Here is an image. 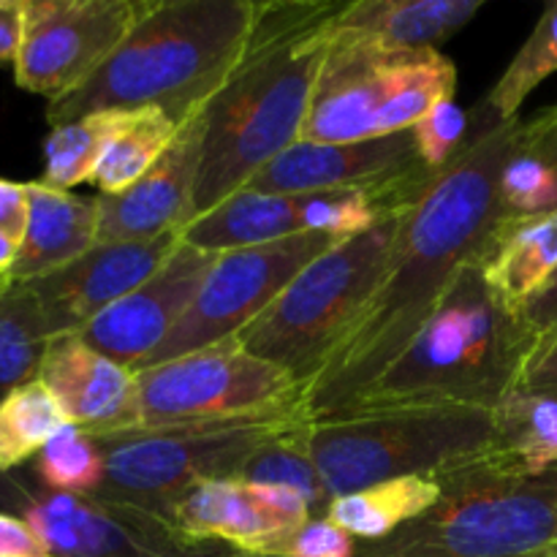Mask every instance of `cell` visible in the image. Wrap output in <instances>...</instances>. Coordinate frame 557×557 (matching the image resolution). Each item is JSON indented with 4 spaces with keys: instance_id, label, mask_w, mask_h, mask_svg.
Wrapping results in <instances>:
<instances>
[{
    "instance_id": "e0dca14e",
    "label": "cell",
    "mask_w": 557,
    "mask_h": 557,
    "mask_svg": "<svg viewBox=\"0 0 557 557\" xmlns=\"http://www.w3.org/2000/svg\"><path fill=\"white\" fill-rule=\"evenodd\" d=\"M201 136L205 120L196 114L139 183L117 196H96L98 243H145L169 232H183L194 221Z\"/></svg>"
},
{
    "instance_id": "cb8c5ba5",
    "label": "cell",
    "mask_w": 557,
    "mask_h": 557,
    "mask_svg": "<svg viewBox=\"0 0 557 557\" xmlns=\"http://www.w3.org/2000/svg\"><path fill=\"white\" fill-rule=\"evenodd\" d=\"M438 495L441 484L435 482V476L392 479L341 495L330 504L326 517L351 533L357 542H381L422 517L438 500Z\"/></svg>"
},
{
    "instance_id": "9a60e30c",
    "label": "cell",
    "mask_w": 557,
    "mask_h": 557,
    "mask_svg": "<svg viewBox=\"0 0 557 557\" xmlns=\"http://www.w3.org/2000/svg\"><path fill=\"white\" fill-rule=\"evenodd\" d=\"M212 264L215 253L183 243L150 281L103 310L76 335L123 368H145L185 319Z\"/></svg>"
},
{
    "instance_id": "44dd1931",
    "label": "cell",
    "mask_w": 557,
    "mask_h": 557,
    "mask_svg": "<svg viewBox=\"0 0 557 557\" xmlns=\"http://www.w3.org/2000/svg\"><path fill=\"white\" fill-rule=\"evenodd\" d=\"M482 9L484 0H357L330 27L389 49H438Z\"/></svg>"
},
{
    "instance_id": "b9f144b4",
    "label": "cell",
    "mask_w": 557,
    "mask_h": 557,
    "mask_svg": "<svg viewBox=\"0 0 557 557\" xmlns=\"http://www.w3.org/2000/svg\"><path fill=\"white\" fill-rule=\"evenodd\" d=\"M16 256H20V243L14 237H9L5 232H0V277L9 275L16 264Z\"/></svg>"
},
{
    "instance_id": "30bf717a",
    "label": "cell",
    "mask_w": 557,
    "mask_h": 557,
    "mask_svg": "<svg viewBox=\"0 0 557 557\" xmlns=\"http://www.w3.org/2000/svg\"><path fill=\"white\" fill-rule=\"evenodd\" d=\"M0 511L20 515L52 557H196L210 547L141 506L27 487L9 473H0Z\"/></svg>"
},
{
    "instance_id": "d6986e66",
    "label": "cell",
    "mask_w": 557,
    "mask_h": 557,
    "mask_svg": "<svg viewBox=\"0 0 557 557\" xmlns=\"http://www.w3.org/2000/svg\"><path fill=\"white\" fill-rule=\"evenodd\" d=\"M38 381L52 392L69 422L90 435L139 428L136 370L98 354L76 332L49 341Z\"/></svg>"
},
{
    "instance_id": "ffe728a7",
    "label": "cell",
    "mask_w": 557,
    "mask_h": 557,
    "mask_svg": "<svg viewBox=\"0 0 557 557\" xmlns=\"http://www.w3.org/2000/svg\"><path fill=\"white\" fill-rule=\"evenodd\" d=\"M98 245V199H82L41 180L27 183V226L11 281L27 283L71 264Z\"/></svg>"
},
{
    "instance_id": "8d00e7d4",
    "label": "cell",
    "mask_w": 557,
    "mask_h": 557,
    "mask_svg": "<svg viewBox=\"0 0 557 557\" xmlns=\"http://www.w3.org/2000/svg\"><path fill=\"white\" fill-rule=\"evenodd\" d=\"M520 145L542 158L557 180V103L520 125Z\"/></svg>"
},
{
    "instance_id": "d4e9b609",
    "label": "cell",
    "mask_w": 557,
    "mask_h": 557,
    "mask_svg": "<svg viewBox=\"0 0 557 557\" xmlns=\"http://www.w3.org/2000/svg\"><path fill=\"white\" fill-rule=\"evenodd\" d=\"M49 341L52 332L30 288L16 281L0 288V403L38 381Z\"/></svg>"
},
{
    "instance_id": "9c48e42d",
    "label": "cell",
    "mask_w": 557,
    "mask_h": 557,
    "mask_svg": "<svg viewBox=\"0 0 557 557\" xmlns=\"http://www.w3.org/2000/svg\"><path fill=\"white\" fill-rule=\"evenodd\" d=\"M139 428L302 411V381L237 337L136 370Z\"/></svg>"
},
{
    "instance_id": "83f0119b",
    "label": "cell",
    "mask_w": 557,
    "mask_h": 557,
    "mask_svg": "<svg viewBox=\"0 0 557 557\" xmlns=\"http://www.w3.org/2000/svg\"><path fill=\"white\" fill-rule=\"evenodd\" d=\"M495 446L525 471L557 468V400L511 389L493 411Z\"/></svg>"
},
{
    "instance_id": "7bdbcfd3",
    "label": "cell",
    "mask_w": 557,
    "mask_h": 557,
    "mask_svg": "<svg viewBox=\"0 0 557 557\" xmlns=\"http://www.w3.org/2000/svg\"><path fill=\"white\" fill-rule=\"evenodd\" d=\"M196 557H277V555H250V553H239V549L223 547V544H210L205 553H199Z\"/></svg>"
},
{
    "instance_id": "5bb4252c",
    "label": "cell",
    "mask_w": 557,
    "mask_h": 557,
    "mask_svg": "<svg viewBox=\"0 0 557 557\" xmlns=\"http://www.w3.org/2000/svg\"><path fill=\"white\" fill-rule=\"evenodd\" d=\"M183 245V232H169L145 243H98L71 264L27 281L49 332H82L103 310L150 281Z\"/></svg>"
},
{
    "instance_id": "6da1fadb",
    "label": "cell",
    "mask_w": 557,
    "mask_h": 557,
    "mask_svg": "<svg viewBox=\"0 0 557 557\" xmlns=\"http://www.w3.org/2000/svg\"><path fill=\"white\" fill-rule=\"evenodd\" d=\"M520 125L522 120L500 123L479 103L476 131L403 215L373 297L305 384L302 413L310 422L362 397L417 337L462 267L482 259L506 218L500 172L515 150Z\"/></svg>"
},
{
    "instance_id": "836d02e7",
    "label": "cell",
    "mask_w": 557,
    "mask_h": 557,
    "mask_svg": "<svg viewBox=\"0 0 557 557\" xmlns=\"http://www.w3.org/2000/svg\"><path fill=\"white\" fill-rule=\"evenodd\" d=\"M413 134L419 158L430 172H441L455 161L468 141V117L455 101H444L430 109L422 120L408 128Z\"/></svg>"
},
{
    "instance_id": "4dcf8cb0",
    "label": "cell",
    "mask_w": 557,
    "mask_h": 557,
    "mask_svg": "<svg viewBox=\"0 0 557 557\" xmlns=\"http://www.w3.org/2000/svg\"><path fill=\"white\" fill-rule=\"evenodd\" d=\"M308 422L297 424L288 433L277 435V438L259 446L253 451V457L245 462L243 473H239V482L288 487L308 500L313 517H326L332 498L326 493L324 482H321L319 468L310 460L308 446H305V428H308Z\"/></svg>"
},
{
    "instance_id": "ab89813d",
    "label": "cell",
    "mask_w": 557,
    "mask_h": 557,
    "mask_svg": "<svg viewBox=\"0 0 557 557\" xmlns=\"http://www.w3.org/2000/svg\"><path fill=\"white\" fill-rule=\"evenodd\" d=\"M25 33V0H0V63H14Z\"/></svg>"
},
{
    "instance_id": "277c9868",
    "label": "cell",
    "mask_w": 557,
    "mask_h": 557,
    "mask_svg": "<svg viewBox=\"0 0 557 557\" xmlns=\"http://www.w3.org/2000/svg\"><path fill=\"white\" fill-rule=\"evenodd\" d=\"M536 337L525 313L506 305L487 286L479 261H471L400 357L343 411L424 406L495 411L517 386Z\"/></svg>"
},
{
    "instance_id": "60d3db41",
    "label": "cell",
    "mask_w": 557,
    "mask_h": 557,
    "mask_svg": "<svg viewBox=\"0 0 557 557\" xmlns=\"http://www.w3.org/2000/svg\"><path fill=\"white\" fill-rule=\"evenodd\" d=\"M522 313H525L528 324H531L536 332L549 330V326L555 324L557 321V272L553 275V281H549L547 286H544L542 292H539L536 297H533L531 302L522 308Z\"/></svg>"
},
{
    "instance_id": "7c38bea8",
    "label": "cell",
    "mask_w": 557,
    "mask_h": 557,
    "mask_svg": "<svg viewBox=\"0 0 557 557\" xmlns=\"http://www.w3.org/2000/svg\"><path fill=\"white\" fill-rule=\"evenodd\" d=\"M145 5L136 0H25L16 85L49 103L74 92L117 52Z\"/></svg>"
},
{
    "instance_id": "3957f363",
    "label": "cell",
    "mask_w": 557,
    "mask_h": 557,
    "mask_svg": "<svg viewBox=\"0 0 557 557\" xmlns=\"http://www.w3.org/2000/svg\"><path fill=\"white\" fill-rule=\"evenodd\" d=\"M253 0H147L117 52L69 96L47 103V123L92 112L161 109L185 125L207 109L243 60Z\"/></svg>"
},
{
    "instance_id": "d590c367",
    "label": "cell",
    "mask_w": 557,
    "mask_h": 557,
    "mask_svg": "<svg viewBox=\"0 0 557 557\" xmlns=\"http://www.w3.org/2000/svg\"><path fill=\"white\" fill-rule=\"evenodd\" d=\"M515 389L533 392V395L555 397L557 400V321L549 330L539 332L531 354L520 370Z\"/></svg>"
},
{
    "instance_id": "52a82bcc",
    "label": "cell",
    "mask_w": 557,
    "mask_h": 557,
    "mask_svg": "<svg viewBox=\"0 0 557 557\" xmlns=\"http://www.w3.org/2000/svg\"><path fill=\"white\" fill-rule=\"evenodd\" d=\"M406 212L332 245L305 267L292 286L237 335L250 354L281 364L302 381L315 373L337 337L373 297Z\"/></svg>"
},
{
    "instance_id": "603a6c76",
    "label": "cell",
    "mask_w": 557,
    "mask_h": 557,
    "mask_svg": "<svg viewBox=\"0 0 557 557\" xmlns=\"http://www.w3.org/2000/svg\"><path fill=\"white\" fill-rule=\"evenodd\" d=\"M305 234L294 196L239 188L205 215L183 228V243L207 253L259 248L277 239Z\"/></svg>"
},
{
    "instance_id": "e575fe53",
    "label": "cell",
    "mask_w": 557,
    "mask_h": 557,
    "mask_svg": "<svg viewBox=\"0 0 557 557\" xmlns=\"http://www.w3.org/2000/svg\"><path fill=\"white\" fill-rule=\"evenodd\" d=\"M359 542L330 517H313L288 542L283 557H357Z\"/></svg>"
},
{
    "instance_id": "7402d4cb",
    "label": "cell",
    "mask_w": 557,
    "mask_h": 557,
    "mask_svg": "<svg viewBox=\"0 0 557 557\" xmlns=\"http://www.w3.org/2000/svg\"><path fill=\"white\" fill-rule=\"evenodd\" d=\"M479 267L487 286L506 305L525 308L557 272V212L506 215L484 248Z\"/></svg>"
},
{
    "instance_id": "f35d334b",
    "label": "cell",
    "mask_w": 557,
    "mask_h": 557,
    "mask_svg": "<svg viewBox=\"0 0 557 557\" xmlns=\"http://www.w3.org/2000/svg\"><path fill=\"white\" fill-rule=\"evenodd\" d=\"M27 226V183L0 180V232L22 243Z\"/></svg>"
},
{
    "instance_id": "f546056e",
    "label": "cell",
    "mask_w": 557,
    "mask_h": 557,
    "mask_svg": "<svg viewBox=\"0 0 557 557\" xmlns=\"http://www.w3.org/2000/svg\"><path fill=\"white\" fill-rule=\"evenodd\" d=\"M557 71V3H549L511 63L484 96L482 107L500 123L520 120L522 103Z\"/></svg>"
},
{
    "instance_id": "8fae6325",
    "label": "cell",
    "mask_w": 557,
    "mask_h": 557,
    "mask_svg": "<svg viewBox=\"0 0 557 557\" xmlns=\"http://www.w3.org/2000/svg\"><path fill=\"white\" fill-rule=\"evenodd\" d=\"M332 245H337V239L305 232L259 248L218 253L185 319L145 368L237 337L292 286L305 267L313 264Z\"/></svg>"
},
{
    "instance_id": "4fadbf2b",
    "label": "cell",
    "mask_w": 557,
    "mask_h": 557,
    "mask_svg": "<svg viewBox=\"0 0 557 557\" xmlns=\"http://www.w3.org/2000/svg\"><path fill=\"white\" fill-rule=\"evenodd\" d=\"M166 520L194 544L283 557L294 533L313 520V511L288 487L210 479L180 495Z\"/></svg>"
},
{
    "instance_id": "4316f807",
    "label": "cell",
    "mask_w": 557,
    "mask_h": 557,
    "mask_svg": "<svg viewBox=\"0 0 557 557\" xmlns=\"http://www.w3.org/2000/svg\"><path fill=\"white\" fill-rule=\"evenodd\" d=\"M183 125L174 123L161 109L131 112L123 128L112 139L96 169L92 183L103 196H117L139 183L177 139Z\"/></svg>"
},
{
    "instance_id": "1f68e13d",
    "label": "cell",
    "mask_w": 557,
    "mask_h": 557,
    "mask_svg": "<svg viewBox=\"0 0 557 557\" xmlns=\"http://www.w3.org/2000/svg\"><path fill=\"white\" fill-rule=\"evenodd\" d=\"M36 473L52 493L98 495L107 466L96 438L76 424H65L36 457Z\"/></svg>"
},
{
    "instance_id": "f1b7e54d",
    "label": "cell",
    "mask_w": 557,
    "mask_h": 557,
    "mask_svg": "<svg viewBox=\"0 0 557 557\" xmlns=\"http://www.w3.org/2000/svg\"><path fill=\"white\" fill-rule=\"evenodd\" d=\"M69 417L41 381L20 386L0 403V473H11L65 428Z\"/></svg>"
},
{
    "instance_id": "ee69618b",
    "label": "cell",
    "mask_w": 557,
    "mask_h": 557,
    "mask_svg": "<svg viewBox=\"0 0 557 557\" xmlns=\"http://www.w3.org/2000/svg\"><path fill=\"white\" fill-rule=\"evenodd\" d=\"M9 283H11V277H9V275L0 277V288H5V286H9Z\"/></svg>"
},
{
    "instance_id": "d6a6232c",
    "label": "cell",
    "mask_w": 557,
    "mask_h": 557,
    "mask_svg": "<svg viewBox=\"0 0 557 557\" xmlns=\"http://www.w3.org/2000/svg\"><path fill=\"white\" fill-rule=\"evenodd\" d=\"M500 205L509 218L557 212L555 174L549 172L542 158L520 145V134H517L515 150L506 158L504 172H500Z\"/></svg>"
},
{
    "instance_id": "7a4b0ae2",
    "label": "cell",
    "mask_w": 557,
    "mask_h": 557,
    "mask_svg": "<svg viewBox=\"0 0 557 557\" xmlns=\"http://www.w3.org/2000/svg\"><path fill=\"white\" fill-rule=\"evenodd\" d=\"M343 5L330 0L259 3L243 60L201 112L194 218L237 194L297 145L330 47V25Z\"/></svg>"
},
{
    "instance_id": "484cf974",
    "label": "cell",
    "mask_w": 557,
    "mask_h": 557,
    "mask_svg": "<svg viewBox=\"0 0 557 557\" xmlns=\"http://www.w3.org/2000/svg\"><path fill=\"white\" fill-rule=\"evenodd\" d=\"M128 114L131 112L109 109V112H92L79 120H71V123L54 125L44 141L41 183L58 190L92 183L103 152L109 150Z\"/></svg>"
},
{
    "instance_id": "5b68a950",
    "label": "cell",
    "mask_w": 557,
    "mask_h": 557,
    "mask_svg": "<svg viewBox=\"0 0 557 557\" xmlns=\"http://www.w3.org/2000/svg\"><path fill=\"white\" fill-rule=\"evenodd\" d=\"M422 517L357 557H557V468L531 473L493 449L435 473Z\"/></svg>"
},
{
    "instance_id": "8992f818",
    "label": "cell",
    "mask_w": 557,
    "mask_h": 557,
    "mask_svg": "<svg viewBox=\"0 0 557 557\" xmlns=\"http://www.w3.org/2000/svg\"><path fill=\"white\" fill-rule=\"evenodd\" d=\"M305 446L330 498L444 468L498 449L493 411L471 406L341 411L313 419Z\"/></svg>"
},
{
    "instance_id": "ac0fdd59",
    "label": "cell",
    "mask_w": 557,
    "mask_h": 557,
    "mask_svg": "<svg viewBox=\"0 0 557 557\" xmlns=\"http://www.w3.org/2000/svg\"><path fill=\"white\" fill-rule=\"evenodd\" d=\"M428 169L419 158L411 131L362 141L319 145L302 141L267 163L245 188L299 196L343 185H373Z\"/></svg>"
},
{
    "instance_id": "ba28073f",
    "label": "cell",
    "mask_w": 557,
    "mask_h": 557,
    "mask_svg": "<svg viewBox=\"0 0 557 557\" xmlns=\"http://www.w3.org/2000/svg\"><path fill=\"white\" fill-rule=\"evenodd\" d=\"M302 422V411H281L92 435L107 466L98 495L169 517L180 495L210 479H239L259 446Z\"/></svg>"
},
{
    "instance_id": "74e56055",
    "label": "cell",
    "mask_w": 557,
    "mask_h": 557,
    "mask_svg": "<svg viewBox=\"0 0 557 557\" xmlns=\"http://www.w3.org/2000/svg\"><path fill=\"white\" fill-rule=\"evenodd\" d=\"M0 557H52L20 515L0 511Z\"/></svg>"
},
{
    "instance_id": "2e32d148",
    "label": "cell",
    "mask_w": 557,
    "mask_h": 557,
    "mask_svg": "<svg viewBox=\"0 0 557 557\" xmlns=\"http://www.w3.org/2000/svg\"><path fill=\"white\" fill-rule=\"evenodd\" d=\"M330 47L315 79L302 141L341 145L375 139L389 98L392 49L330 27Z\"/></svg>"
}]
</instances>
